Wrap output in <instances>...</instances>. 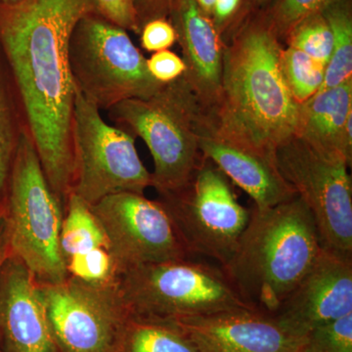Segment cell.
Wrapping results in <instances>:
<instances>
[{
  "label": "cell",
  "instance_id": "cell-15",
  "mask_svg": "<svg viewBox=\"0 0 352 352\" xmlns=\"http://www.w3.org/2000/svg\"><path fill=\"white\" fill-rule=\"evenodd\" d=\"M0 349L60 352L50 332L39 284L14 254L0 270Z\"/></svg>",
  "mask_w": 352,
  "mask_h": 352
},
{
  "label": "cell",
  "instance_id": "cell-32",
  "mask_svg": "<svg viewBox=\"0 0 352 352\" xmlns=\"http://www.w3.org/2000/svg\"><path fill=\"white\" fill-rule=\"evenodd\" d=\"M244 0H217L212 10V22L219 34L231 24L242 7Z\"/></svg>",
  "mask_w": 352,
  "mask_h": 352
},
{
  "label": "cell",
  "instance_id": "cell-4",
  "mask_svg": "<svg viewBox=\"0 0 352 352\" xmlns=\"http://www.w3.org/2000/svg\"><path fill=\"white\" fill-rule=\"evenodd\" d=\"M109 117L143 139L154 161L153 187L164 196L186 186L200 166L199 131L206 122L200 102L183 76L146 99L113 106Z\"/></svg>",
  "mask_w": 352,
  "mask_h": 352
},
{
  "label": "cell",
  "instance_id": "cell-11",
  "mask_svg": "<svg viewBox=\"0 0 352 352\" xmlns=\"http://www.w3.org/2000/svg\"><path fill=\"white\" fill-rule=\"evenodd\" d=\"M53 340L60 352H116L131 312L118 279L95 284L69 276L39 285Z\"/></svg>",
  "mask_w": 352,
  "mask_h": 352
},
{
  "label": "cell",
  "instance_id": "cell-18",
  "mask_svg": "<svg viewBox=\"0 0 352 352\" xmlns=\"http://www.w3.org/2000/svg\"><path fill=\"white\" fill-rule=\"evenodd\" d=\"M351 115L352 78L317 92L300 105L295 135L351 166L352 148L347 145L344 129Z\"/></svg>",
  "mask_w": 352,
  "mask_h": 352
},
{
  "label": "cell",
  "instance_id": "cell-12",
  "mask_svg": "<svg viewBox=\"0 0 352 352\" xmlns=\"http://www.w3.org/2000/svg\"><path fill=\"white\" fill-rule=\"evenodd\" d=\"M120 273L145 264L188 258L168 210L144 194L122 192L91 206Z\"/></svg>",
  "mask_w": 352,
  "mask_h": 352
},
{
  "label": "cell",
  "instance_id": "cell-36",
  "mask_svg": "<svg viewBox=\"0 0 352 352\" xmlns=\"http://www.w3.org/2000/svg\"><path fill=\"white\" fill-rule=\"evenodd\" d=\"M23 1L25 0H0V4L1 6H16Z\"/></svg>",
  "mask_w": 352,
  "mask_h": 352
},
{
  "label": "cell",
  "instance_id": "cell-24",
  "mask_svg": "<svg viewBox=\"0 0 352 352\" xmlns=\"http://www.w3.org/2000/svg\"><path fill=\"white\" fill-rule=\"evenodd\" d=\"M285 39L289 47L302 51L327 67L333 53V34L322 11L296 23Z\"/></svg>",
  "mask_w": 352,
  "mask_h": 352
},
{
  "label": "cell",
  "instance_id": "cell-37",
  "mask_svg": "<svg viewBox=\"0 0 352 352\" xmlns=\"http://www.w3.org/2000/svg\"><path fill=\"white\" fill-rule=\"evenodd\" d=\"M0 352H3V351H1V349H0Z\"/></svg>",
  "mask_w": 352,
  "mask_h": 352
},
{
  "label": "cell",
  "instance_id": "cell-31",
  "mask_svg": "<svg viewBox=\"0 0 352 352\" xmlns=\"http://www.w3.org/2000/svg\"><path fill=\"white\" fill-rule=\"evenodd\" d=\"M175 0H132L140 27L157 18H168Z\"/></svg>",
  "mask_w": 352,
  "mask_h": 352
},
{
  "label": "cell",
  "instance_id": "cell-25",
  "mask_svg": "<svg viewBox=\"0 0 352 352\" xmlns=\"http://www.w3.org/2000/svg\"><path fill=\"white\" fill-rule=\"evenodd\" d=\"M65 264L69 276L88 283H110L120 275L117 263L106 248L72 256Z\"/></svg>",
  "mask_w": 352,
  "mask_h": 352
},
{
  "label": "cell",
  "instance_id": "cell-5",
  "mask_svg": "<svg viewBox=\"0 0 352 352\" xmlns=\"http://www.w3.org/2000/svg\"><path fill=\"white\" fill-rule=\"evenodd\" d=\"M0 208L12 254L39 285L64 282L69 277L60 250L65 205L51 188L27 129L21 134Z\"/></svg>",
  "mask_w": 352,
  "mask_h": 352
},
{
  "label": "cell",
  "instance_id": "cell-13",
  "mask_svg": "<svg viewBox=\"0 0 352 352\" xmlns=\"http://www.w3.org/2000/svg\"><path fill=\"white\" fill-rule=\"evenodd\" d=\"M352 314V258L322 249L312 267L272 314L300 339L322 324Z\"/></svg>",
  "mask_w": 352,
  "mask_h": 352
},
{
  "label": "cell",
  "instance_id": "cell-27",
  "mask_svg": "<svg viewBox=\"0 0 352 352\" xmlns=\"http://www.w3.org/2000/svg\"><path fill=\"white\" fill-rule=\"evenodd\" d=\"M302 352H352V314L314 329Z\"/></svg>",
  "mask_w": 352,
  "mask_h": 352
},
{
  "label": "cell",
  "instance_id": "cell-20",
  "mask_svg": "<svg viewBox=\"0 0 352 352\" xmlns=\"http://www.w3.org/2000/svg\"><path fill=\"white\" fill-rule=\"evenodd\" d=\"M101 248L109 250L108 240L91 206L69 193L60 233V250L65 263L72 256Z\"/></svg>",
  "mask_w": 352,
  "mask_h": 352
},
{
  "label": "cell",
  "instance_id": "cell-7",
  "mask_svg": "<svg viewBox=\"0 0 352 352\" xmlns=\"http://www.w3.org/2000/svg\"><path fill=\"white\" fill-rule=\"evenodd\" d=\"M69 63L76 89L100 111L129 99L149 98L164 85L150 75L147 59L127 31L95 12L76 23Z\"/></svg>",
  "mask_w": 352,
  "mask_h": 352
},
{
  "label": "cell",
  "instance_id": "cell-35",
  "mask_svg": "<svg viewBox=\"0 0 352 352\" xmlns=\"http://www.w3.org/2000/svg\"><path fill=\"white\" fill-rule=\"evenodd\" d=\"M252 6L256 7V9H263L264 7H267L270 4L271 0H252Z\"/></svg>",
  "mask_w": 352,
  "mask_h": 352
},
{
  "label": "cell",
  "instance_id": "cell-23",
  "mask_svg": "<svg viewBox=\"0 0 352 352\" xmlns=\"http://www.w3.org/2000/svg\"><path fill=\"white\" fill-rule=\"evenodd\" d=\"M280 63L285 82L298 105L319 91L325 78V65L289 46L282 48Z\"/></svg>",
  "mask_w": 352,
  "mask_h": 352
},
{
  "label": "cell",
  "instance_id": "cell-21",
  "mask_svg": "<svg viewBox=\"0 0 352 352\" xmlns=\"http://www.w3.org/2000/svg\"><path fill=\"white\" fill-rule=\"evenodd\" d=\"M25 129L19 97L6 59L0 51V204L3 199L20 136Z\"/></svg>",
  "mask_w": 352,
  "mask_h": 352
},
{
  "label": "cell",
  "instance_id": "cell-34",
  "mask_svg": "<svg viewBox=\"0 0 352 352\" xmlns=\"http://www.w3.org/2000/svg\"><path fill=\"white\" fill-rule=\"evenodd\" d=\"M195 2L204 13L207 14L210 17L212 16L217 0H195Z\"/></svg>",
  "mask_w": 352,
  "mask_h": 352
},
{
  "label": "cell",
  "instance_id": "cell-16",
  "mask_svg": "<svg viewBox=\"0 0 352 352\" xmlns=\"http://www.w3.org/2000/svg\"><path fill=\"white\" fill-rule=\"evenodd\" d=\"M182 48L185 82L207 113L217 101L221 78L223 43L212 18L195 0H175L168 16Z\"/></svg>",
  "mask_w": 352,
  "mask_h": 352
},
{
  "label": "cell",
  "instance_id": "cell-33",
  "mask_svg": "<svg viewBox=\"0 0 352 352\" xmlns=\"http://www.w3.org/2000/svg\"><path fill=\"white\" fill-rule=\"evenodd\" d=\"M11 254L12 252H11L10 242H9L6 215L0 208V270Z\"/></svg>",
  "mask_w": 352,
  "mask_h": 352
},
{
  "label": "cell",
  "instance_id": "cell-28",
  "mask_svg": "<svg viewBox=\"0 0 352 352\" xmlns=\"http://www.w3.org/2000/svg\"><path fill=\"white\" fill-rule=\"evenodd\" d=\"M95 13L112 24L126 30L140 34L138 14L132 0H94Z\"/></svg>",
  "mask_w": 352,
  "mask_h": 352
},
{
  "label": "cell",
  "instance_id": "cell-1",
  "mask_svg": "<svg viewBox=\"0 0 352 352\" xmlns=\"http://www.w3.org/2000/svg\"><path fill=\"white\" fill-rule=\"evenodd\" d=\"M95 12L94 0H25L0 4L3 55L51 188L66 204L73 182L72 122L76 87L69 43L76 23Z\"/></svg>",
  "mask_w": 352,
  "mask_h": 352
},
{
  "label": "cell",
  "instance_id": "cell-10",
  "mask_svg": "<svg viewBox=\"0 0 352 352\" xmlns=\"http://www.w3.org/2000/svg\"><path fill=\"white\" fill-rule=\"evenodd\" d=\"M161 197L189 256L226 265L249 223L251 210L241 205L219 168L203 157L186 186Z\"/></svg>",
  "mask_w": 352,
  "mask_h": 352
},
{
  "label": "cell",
  "instance_id": "cell-6",
  "mask_svg": "<svg viewBox=\"0 0 352 352\" xmlns=\"http://www.w3.org/2000/svg\"><path fill=\"white\" fill-rule=\"evenodd\" d=\"M118 284L129 312L150 318L175 321L252 308L221 266L192 256L129 268L120 273Z\"/></svg>",
  "mask_w": 352,
  "mask_h": 352
},
{
  "label": "cell",
  "instance_id": "cell-3",
  "mask_svg": "<svg viewBox=\"0 0 352 352\" xmlns=\"http://www.w3.org/2000/svg\"><path fill=\"white\" fill-rule=\"evenodd\" d=\"M322 249L314 217L296 195L265 210L251 208L249 223L222 270L245 302L272 315Z\"/></svg>",
  "mask_w": 352,
  "mask_h": 352
},
{
  "label": "cell",
  "instance_id": "cell-14",
  "mask_svg": "<svg viewBox=\"0 0 352 352\" xmlns=\"http://www.w3.org/2000/svg\"><path fill=\"white\" fill-rule=\"evenodd\" d=\"M173 322L200 352H302L305 342L287 332L272 315L254 308Z\"/></svg>",
  "mask_w": 352,
  "mask_h": 352
},
{
  "label": "cell",
  "instance_id": "cell-9",
  "mask_svg": "<svg viewBox=\"0 0 352 352\" xmlns=\"http://www.w3.org/2000/svg\"><path fill=\"white\" fill-rule=\"evenodd\" d=\"M273 164L309 210L322 248L352 258L349 164L292 136L273 153Z\"/></svg>",
  "mask_w": 352,
  "mask_h": 352
},
{
  "label": "cell",
  "instance_id": "cell-29",
  "mask_svg": "<svg viewBox=\"0 0 352 352\" xmlns=\"http://www.w3.org/2000/svg\"><path fill=\"white\" fill-rule=\"evenodd\" d=\"M141 46L148 52L170 50L177 41L175 27L168 18H157L142 25Z\"/></svg>",
  "mask_w": 352,
  "mask_h": 352
},
{
  "label": "cell",
  "instance_id": "cell-30",
  "mask_svg": "<svg viewBox=\"0 0 352 352\" xmlns=\"http://www.w3.org/2000/svg\"><path fill=\"white\" fill-rule=\"evenodd\" d=\"M147 68L152 78L162 85L175 82L186 72L182 58L170 50L155 52L147 59Z\"/></svg>",
  "mask_w": 352,
  "mask_h": 352
},
{
  "label": "cell",
  "instance_id": "cell-19",
  "mask_svg": "<svg viewBox=\"0 0 352 352\" xmlns=\"http://www.w3.org/2000/svg\"><path fill=\"white\" fill-rule=\"evenodd\" d=\"M116 352H200L173 321L129 315Z\"/></svg>",
  "mask_w": 352,
  "mask_h": 352
},
{
  "label": "cell",
  "instance_id": "cell-17",
  "mask_svg": "<svg viewBox=\"0 0 352 352\" xmlns=\"http://www.w3.org/2000/svg\"><path fill=\"white\" fill-rule=\"evenodd\" d=\"M199 149L228 179L251 197L254 208L265 210L296 196L267 157L219 138L204 122Z\"/></svg>",
  "mask_w": 352,
  "mask_h": 352
},
{
  "label": "cell",
  "instance_id": "cell-26",
  "mask_svg": "<svg viewBox=\"0 0 352 352\" xmlns=\"http://www.w3.org/2000/svg\"><path fill=\"white\" fill-rule=\"evenodd\" d=\"M333 0H274L261 9L271 29L280 39L303 18L320 12Z\"/></svg>",
  "mask_w": 352,
  "mask_h": 352
},
{
  "label": "cell",
  "instance_id": "cell-8",
  "mask_svg": "<svg viewBox=\"0 0 352 352\" xmlns=\"http://www.w3.org/2000/svg\"><path fill=\"white\" fill-rule=\"evenodd\" d=\"M74 173L71 193L94 206L122 192L144 194L151 173L135 147V138L104 120L101 111L76 88L72 122Z\"/></svg>",
  "mask_w": 352,
  "mask_h": 352
},
{
  "label": "cell",
  "instance_id": "cell-22",
  "mask_svg": "<svg viewBox=\"0 0 352 352\" xmlns=\"http://www.w3.org/2000/svg\"><path fill=\"white\" fill-rule=\"evenodd\" d=\"M322 13L332 31L333 53L319 91L337 87L352 78L351 0H333Z\"/></svg>",
  "mask_w": 352,
  "mask_h": 352
},
{
  "label": "cell",
  "instance_id": "cell-2",
  "mask_svg": "<svg viewBox=\"0 0 352 352\" xmlns=\"http://www.w3.org/2000/svg\"><path fill=\"white\" fill-rule=\"evenodd\" d=\"M258 10L223 45L219 95L205 115L215 135L272 161L295 135L300 105L285 82L279 38Z\"/></svg>",
  "mask_w": 352,
  "mask_h": 352
}]
</instances>
